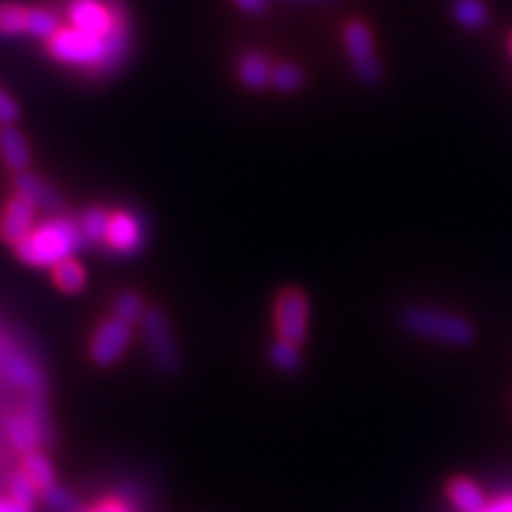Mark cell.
Returning a JSON list of instances; mask_svg holds the SVG:
<instances>
[{
    "mask_svg": "<svg viewBox=\"0 0 512 512\" xmlns=\"http://www.w3.org/2000/svg\"><path fill=\"white\" fill-rule=\"evenodd\" d=\"M84 233L69 218H52L37 224L18 244L20 259L35 267H56L82 248Z\"/></svg>",
    "mask_w": 512,
    "mask_h": 512,
    "instance_id": "cell-1",
    "label": "cell"
},
{
    "mask_svg": "<svg viewBox=\"0 0 512 512\" xmlns=\"http://www.w3.org/2000/svg\"><path fill=\"white\" fill-rule=\"evenodd\" d=\"M402 325L419 338L436 340L448 346H468L476 335L468 318L423 306L406 308L402 314Z\"/></svg>",
    "mask_w": 512,
    "mask_h": 512,
    "instance_id": "cell-2",
    "label": "cell"
},
{
    "mask_svg": "<svg viewBox=\"0 0 512 512\" xmlns=\"http://www.w3.org/2000/svg\"><path fill=\"white\" fill-rule=\"evenodd\" d=\"M47 50L62 64L99 73L105 60V37L67 26L47 41Z\"/></svg>",
    "mask_w": 512,
    "mask_h": 512,
    "instance_id": "cell-3",
    "label": "cell"
},
{
    "mask_svg": "<svg viewBox=\"0 0 512 512\" xmlns=\"http://www.w3.org/2000/svg\"><path fill=\"white\" fill-rule=\"evenodd\" d=\"M344 47L348 60L352 64V71L367 86H376L382 79V64L374 50V37L372 30L363 22L352 20L344 26Z\"/></svg>",
    "mask_w": 512,
    "mask_h": 512,
    "instance_id": "cell-4",
    "label": "cell"
},
{
    "mask_svg": "<svg viewBox=\"0 0 512 512\" xmlns=\"http://www.w3.org/2000/svg\"><path fill=\"white\" fill-rule=\"evenodd\" d=\"M143 338H146L150 357L163 374H175L180 367L178 346L173 340V331L167 316L158 308H148L141 318Z\"/></svg>",
    "mask_w": 512,
    "mask_h": 512,
    "instance_id": "cell-5",
    "label": "cell"
},
{
    "mask_svg": "<svg viewBox=\"0 0 512 512\" xmlns=\"http://www.w3.org/2000/svg\"><path fill=\"white\" fill-rule=\"evenodd\" d=\"M276 331L278 338L301 344L308 338V320H310V301L299 288H284L276 297Z\"/></svg>",
    "mask_w": 512,
    "mask_h": 512,
    "instance_id": "cell-6",
    "label": "cell"
},
{
    "mask_svg": "<svg viewBox=\"0 0 512 512\" xmlns=\"http://www.w3.org/2000/svg\"><path fill=\"white\" fill-rule=\"evenodd\" d=\"M124 9L116 3H103V0H71L69 3V22L73 28L92 35L105 37L114 28L116 20Z\"/></svg>",
    "mask_w": 512,
    "mask_h": 512,
    "instance_id": "cell-7",
    "label": "cell"
},
{
    "mask_svg": "<svg viewBox=\"0 0 512 512\" xmlns=\"http://www.w3.org/2000/svg\"><path fill=\"white\" fill-rule=\"evenodd\" d=\"M133 329L128 323L120 318H109L107 323L99 327V331L94 333L92 346H90V355L99 365H114L128 348V342H131Z\"/></svg>",
    "mask_w": 512,
    "mask_h": 512,
    "instance_id": "cell-8",
    "label": "cell"
},
{
    "mask_svg": "<svg viewBox=\"0 0 512 512\" xmlns=\"http://www.w3.org/2000/svg\"><path fill=\"white\" fill-rule=\"evenodd\" d=\"M143 239V224L141 220L131 212H116L109 216V229L105 244L109 250L118 254H135L141 250Z\"/></svg>",
    "mask_w": 512,
    "mask_h": 512,
    "instance_id": "cell-9",
    "label": "cell"
},
{
    "mask_svg": "<svg viewBox=\"0 0 512 512\" xmlns=\"http://www.w3.org/2000/svg\"><path fill=\"white\" fill-rule=\"evenodd\" d=\"M35 216L37 205L22 195H15L7 203L3 218H0V235H3L5 242L18 246L35 229Z\"/></svg>",
    "mask_w": 512,
    "mask_h": 512,
    "instance_id": "cell-10",
    "label": "cell"
},
{
    "mask_svg": "<svg viewBox=\"0 0 512 512\" xmlns=\"http://www.w3.org/2000/svg\"><path fill=\"white\" fill-rule=\"evenodd\" d=\"M128 52H131V26H128L126 11H122L114 28L105 35V60L96 75H109L120 69Z\"/></svg>",
    "mask_w": 512,
    "mask_h": 512,
    "instance_id": "cell-11",
    "label": "cell"
},
{
    "mask_svg": "<svg viewBox=\"0 0 512 512\" xmlns=\"http://www.w3.org/2000/svg\"><path fill=\"white\" fill-rule=\"evenodd\" d=\"M7 431H9L11 444L18 448L22 455H28L35 451L41 436H43V427H41L39 416L32 410H26V412H20L18 416H13V419L9 421Z\"/></svg>",
    "mask_w": 512,
    "mask_h": 512,
    "instance_id": "cell-12",
    "label": "cell"
},
{
    "mask_svg": "<svg viewBox=\"0 0 512 512\" xmlns=\"http://www.w3.org/2000/svg\"><path fill=\"white\" fill-rule=\"evenodd\" d=\"M0 372H3L5 380H9L13 387L18 389L37 393L43 387V380L37 372V367L32 365L30 359L20 355V352H13V355L3 363V367H0Z\"/></svg>",
    "mask_w": 512,
    "mask_h": 512,
    "instance_id": "cell-13",
    "label": "cell"
},
{
    "mask_svg": "<svg viewBox=\"0 0 512 512\" xmlns=\"http://www.w3.org/2000/svg\"><path fill=\"white\" fill-rule=\"evenodd\" d=\"M271 71H274V67H271L269 58L263 52L250 50L239 60V79L250 90H263L265 86H269Z\"/></svg>",
    "mask_w": 512,
    "mask_h": 512,
    "instance_id": "cell-14",
    "label": "cell"
},
{
    "mask_svg": "<svg viewBox=\"0 0 512 512\" xmlns=\"http://www.w3.org/2000/svg\"><path fill=\"white\" fill-rule=\"evenodd\" d=\"M0 154L13 171H24L30 163V150L24 135L9 124L0 128Z\"/></svg>",
    "mask_w": 512,
    "mask_h": 512,
    "instance_id": "cell-15",
    "label": "cell"
},
{
    "mask_svg": "<svg viewBox=\"0 0 512 512\" xmlns=\"http://www.w3.org/2000/svg\"><path fill=\"white\" fill-rule=\"evenodd\" d=\"M448 498L459 512H483L487 508V498L483 489L470 478H455L448 483Z\"/></svg>",
    "mask_w": 512,
    "mask_h": 512,
    "instance_id": "cell-16",
    "label": "cell"
},
{
    "mask_svg": "<svg viewBox=\"0 0 512 512\" xmlns=\"http://www.w3.org/2000/svg\"><path fill=\"white\" fill-rule=\"evenodd\" d=\"M15 188H18V195L30 199L35 205L47 207V210H58L60 207V199L56 192L45 182H41L37 175L20 171L18 178H15Z\"/></svg>",
    "mask_w": 512,
    "mask_h": 512,
    "instance_id": "cell-17",
    "label": "cell"
},
{
    "mask_svg": "<svg viewBox=\"0 0 512 512\" xmlns=\"http://www.w3.org/2000/svg\"><path fill=\"white\" fill-rule=\"evenodd\" d=\"M58 30H60V18L52 9H45V7L28 9V13H26V35L50 41Z\"/></svg>",
    "mask_w": 512,
    "mask_h": 512,
    "instance_id": "cell-18",
    "label": "cell"
},
{
    "mask_svg": "<svg viewBox=\"0 0 512 512\" xmlns=\"http://www.w3.org/2000/svg\"><path fill=\"white\" fill-rule=\"evenodd\" d=\"M453 18L463 28L478 30L489 22V9L483 0H455Z\"/></svg>",
    "mask_w": 512,
    "mask_h": 512,
    "instance_id": "cell-19",
    "label": "cell"
},
{
    "mask_svg": "<svg viewBox=\"0 0 512 512\" xmlns=\"http://www.w3.org/2000/svg\"><path fill=\"white\" fill-rule=\"evenodd\" d=\"M22 472L32 480V483L37 485V489L41 493L54 485V468H52V463H50V459H47L41 453H37V451L24 455Z\"/></svg>",
    "mask_w": 512,
    "mask_h": 512,
    "instance_id": "cell-20",
    "label": "cell"
},
{
    "mask_svg": "<svg viewBox=\"0 0 512 512\" xmlns=\"http://www.w3.org/2000/svg\"><path fill=\"white\" fill-rule=\"evenodd\" d=\"M269 361L276 370L284 372V374H295L299 372V367L303 363L301 352H299V344L286 342V340H278L271 344L269 348Z\"/></svg>",
    "mask_w": 512,
    "mask_h": 512,
    "instance_id": "cell-21",
    "label": "cell"
},
{
    "mask_svg": "<svg viewBox=\"0 0 512 512\" xmlns=\"http://www.w3.org/2000/svg\"><path fill=\"white\" fill-rule=\"evenodd\" d=\"M109 216L101 207H90V210L82 216L79 229L84 233V239L92 244H105L107 229H109Z\"/></svg>",
    "mask_w": 512,
    "mask_h": 512,
    "instance_id": "cell-22",
    "label": "cell"
},
{
    "mask_svg": "<svg viewBox=\"0 0 512 512\" xmlns=\"http://www.w3.org/2000/svg\"><path fill=\"white\" fill-rule=\"evenodd\" d=\"M54 278L62 291L77 293V291H82V286L86 282V271L77 261L67 259L54 267Z\"/></svg>",
    "mask_w": 512,
    "mask_h": 512,
    "instance_id": "cell-23",
    "label": "cell"
},
{
    "mask_svg": "<svg viewBox=\"0 0 512 512\" xmlns=\"http://www.w3.org/2000/svg\"><path fill=\"white\" fill-rule=\"evenodd\" d=\"M26 13L28 9L15 3H0V35H26Z\"/></svg>",
    "mask_w": 512,
    "mask_h": 512,
    "instance_id": "cell-24",
    "label": "cell"
},
{
    "mask_svg": "<svg viewBox=\"0 0 512 512\" xmlns=\"http://www.w3.org/2000/svg\"><path fill=\"white\" fill-rule=\"evenodd\" d=\"M303 82H306V77H303V71L295 64H276L274 71H271V86L280 92H297Z\"/></svg>",
    "mask_w": 512,
    "mask_h": 512,
    "instance_id": "cell-25",
    "label": "cell"
},
{
    "mask_svg": "<svg viewBox=\"0 0 512 512\" xmlns=\"http://www.w3.org/2000/svg\"><path fill=\"white\" fill-rule=\"evenodd\" d=\"M37 493H39L37 485L32 483V480L24 472H18V474L11 476V480H9V500H13L15 504L32 508V504H35V500H37Z\"/></svg>",
    "mask_w": 512,
    "mask_h": 512,
    "instance_id": "cell-26",
    "label": "cell"
},
{
    "mask_svg": "<svg viewBox=\"0 0 512 512\" xmlns=\"http://www.w3.org/2000/svg\"><path fill=\"white\" fill-rule=\"evenodd\" d=\"M143 312L146 310H143V303H141L139 295H135V293L120 295L116 301V308H114V316L124 320V323H128V325H133V323H137V320H141Z\"/></svg>",
    "mask_w": 512,
    "mask_h": 512,
    "instance_id": "cell-27",
    "label": "cell"
},
{
    "mask_svg": "<svg viewBox=\"0 0 512 512\" xmlns=\"http://www.w3.org/2000/svg\"><path fill=\"white\" fill-rule=\"evenodd\" d=\"M43 500H45L47 506H52L56 512H82L75 495H71L69 491H64L58 485H52L50 489H45Z\"/></svg>",
    "mask_w": 512,
    "mask_h": 512,
    "instance_id": "cell-28",
    "label": "cell"
},
{
    "mask_svg": "<svg viewBox=\"0 0 512 512\" xmlns=\"http://www.w3.org/2000/svg\"><path fill=\"white\" fill-rule=\"evenodd\" d=\"M15 118H18V105L0 88V124H11Z\"/></svg>",
    "mask_w": 512,
    "mask_h": 512,
    "instance_id": "cell-29",
    "label": "cell"
},
{
    "mask_svg": "<svg viewBox=\"0 0 512 512\" xmlns=\"http://www.w3.org/2000/svg\"><path fill=\"white\" fill-rule=\"evenodd\" d=\"M82 512H133L131 508H128L126 502L118 500V498H107V500H101L99 504H94Z\"/></svg>",
    "mask_w": 512,
    "mask_h": 512,
    "instance_id": "cell-30",
    "label": "cell"
},
{
    "mask_svg": "<svg viewBox=\"0 0 512 512\" xmlns=\"http://www.w3.org/2000/svg\"><path fill=\"white\" fill-rule=\"evenodd\" d=\"M235 7H239L246 13H252V15H261L269 9V0H233Z\"/></svg>",
    "mask_w": 512,
    "mask_h": 512,
    "instance_id": "cell-31",
    "label": "cell"
},
{
    "mask_svg": "<svg viewBox=\"0 0 512 512\" xmlns=\"http://www.w3.org/2000/svg\"><path fill=\"white\" fill-rule=\"evenodd\" d=\"M485 512H512V495H502L493 504H487Z\"/></svg>",
    "mask_w": 512,
    "mask_h": 512,
    "instance_id": "cell-32",
    "label": "cell"
},
{
    "mask_svg": "<svg viewBox=\"0 0 512 512\" xmlns=\"http://www.w3.org/2000/svg\"><path fill=\"white\" fill-rule=\"evenodd\" d=\"M0 512H32V508L15 504L13 500H0Z\"/></svg>",
    "mask_w": 512,
    "mask_h": 512,
    "instance_id": "cell-33",
    "label": "cell"
},
{
    "mask_svg": "<svg viewBox=\"0 0 512 512\" xmlns=\"http://www.w3.org/2000/svg\"><path fill=\"white\" fill-rule=\"evenodd\" d=\"M13 355V350H11V346L3 340V338H0V367H3V363L9 359Z\"/></svg>",
    "mask_w": 512,
    "mask_h": 512,
    "instance_id": "cell-34",
    "label": "cell"
},
{
    "mask_svg": "<svg viewBox=\"0 0 512 512\" xmlns=\"http://www.w3.org/2000/svg\"><path fill=\"white\" fill-rule=\"evenodd\" d=\"M293 5H314V3H331V0H286Z\"/></svg>",
    "mask_w": 512,
    "mask_h": 512,
    "instance_id": "cell-35",
    "label": "cell"
},
{
    "mask_svg": "<svg viewBox=\"0 0 512 512\" xmlns=\"http://www.w3.org/2000/svg\"><path fill=\"white\" fill-rule=\"evenodd\" d=\"M510 56H512V37H510Z\"/></svg>",
    "mask_w": 512,
    "mask_h": 512,
    "instance_id": "cell-36",
    "label": "cell"
},
{
    "mask_svg": "<svg viewBox=\"0 0 512 512\" xmlns=\"http://www.w3.org/2000/svg\"><path fill=\"white\" fill-rule=\"evenodd\" d=\"M483 512H485V510H483Z\"/></svg>",
    "mask_w": 512,
    "mask_h": 512,
    "instance_id": "cell-37",
    "label": "cell"
}]
</instances>
